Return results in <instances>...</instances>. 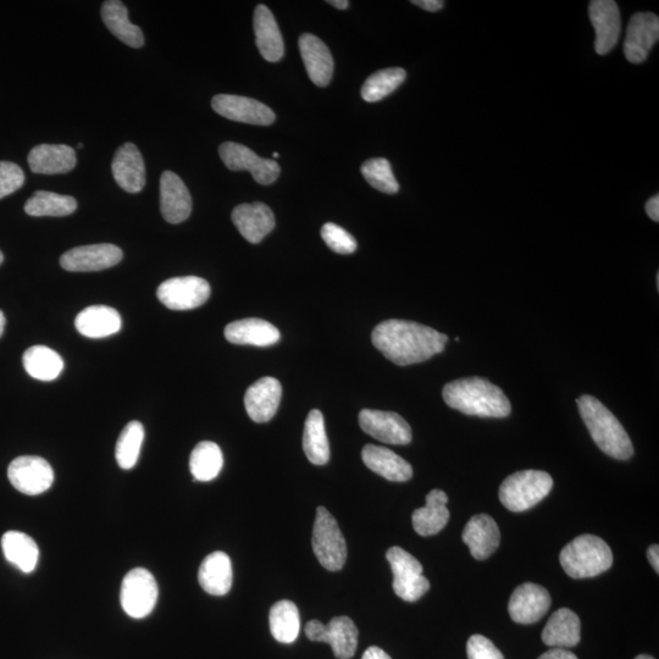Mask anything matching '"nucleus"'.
<instances>
[{
    "label": "nucleus",
    "instance_id": "obj_1",
    "mask_svg": "<svg viewBox=\"0 0 659 659\" xmlns=\"http://www.w3.org/2000/svg\"><path fill=\"white\" fill-rule=\"evenodd\" d=\"M371 341L389 361L406 367L445 351L448 336L414 321L390 319L376 326Z\"/></svg>",
    "mask_w": 659,
    "mask_h": 659
},
{
    "label": "nucleus",
    "instance_id": "obj_2",
    "mask_svg": "<svg viewBox=\"0 0 659 659\" xmlns=\"http://www.w3.org/2000/svg\"><path fill=\"white\" fill-rule=\"evenodd\" d=\"M442 396L448 407L472 417L506 418L512 412L505 392L478 376L450 382L443 387Z\"/></svg>",
    "mask_w": 659,
    "mask_h": 659
},
{
    "label": "nucleus",
    "instance_id": "obj_3",
    "mask_svg": "<svg viewBox=\"0 0 659 659\" xmlns=\"http://www.w3.org/2000/svg\"><path fill=\"white\" fill-rule=\"evenodd\" d=\"M577 403L592 440L602 452L619 461H628L633 457V442L623 425L607 407L589 395L581 396Z\"/></svg>",
    "mask_w": 659,
    "mask_h": 659
},
{
    "label": "nucleus",
    "instance_id": "obj_4",
    "mask_svg": "<svg viewBox=\"0 0 659 659\" xmlns=\"http://www.w3.org/2000/svg\"><path fill=\"white\" fill-rule=\"evenodd\" d=\"M559 562L570 578H594L612 567L613 553L600 537L586 534L563 548Z\"/></svg>",
    "mask_w": 659,
    "mask_h": 659
},
{
    "label": "nucleus",
    "instance_id": "obj_5",
    "mask_svg": "<svg viewBox=\"0 0 659 659\" xmlns=\"http://www.w3.org/2000/svg\"><path fill=\"white\" fill-rule=\"evenodd\" d=\"M553 487L552 476L541 470H523L509 475L500 487V500L508 511H528L544 500Z\"/></svg>",
    "mask_w": 659,
    "mask_h": 659
},
{
    "label": "nucleus",
    "instance_id": "obj_6",
    "mask_svg": "<svg viewBox=\"0 0 659 659\" xmlns=\"http://www.w3.org/2000/svg\"><path fill=\"white\" fill-rule=\"evenodd\" d=\"M313 551L319 563L330 572H337L347 561V544L339 524L325 507H318L313 528Z\"/></svg>",
    "mask_w": 659,
    "mask_h": 659
},
{
    "label": "nucleus",
    "instance_id": "obj_7",
    "mask_svg": "<svg viewBox=\"0 0 659 659\" xmlns=\"http://www.w3.org/2000/svg\"><path fill=\"white\" fill-rule=\"evenodd\" d=\"M393 574V591L406 602L420 600L430 590L423 575L422 563L401 547H391L386 553Z\"/></svg>",
    "mask_w": 659,
    "mask_h": 659
},
{
    "label": "nucleus",
    "instance_id": "obj_8",
    "mask_svg": "<svg viewBox=\"0 0 659 659\" xmlns=\"http://www.w3.org/2000/svg\"><path fill=\"white\" fill-rule=\"evenodd\" d=\"M158 595L157 581L145 568L132 569L121 584V606L134 619L148 617L157 605Z\"/></svg>",
    "mask_w": 659,
    "mask_h": 659
},
{
    "label": "nucleus",
    "instance_id": "obj_9",
    "mask_svg": "<svg viewBox=\"0 0 659 659\" xmlns=\"http://www.w3.org/2000/svg\"><path fill=\"white\" fill-rule=\"evenodd\" d=\"M306 635L310 641L329 644L337 659H351L357 651L358 629L348 617H336L328 625L312 620L307 624Z\"/></svg>",
    "mask_w": 659,
    "mask_h": 659
},
{
    "label": "nucleus",
    "instance_id": "obj_10",
    "mask_svg": "<svg viewBox=\"0 0 659 659\" xmlns=\"http://www.w3.org/2000/svg\"><path fill=\"white\" fill-rule=\"evenodd\" d=\"M10 484L27 496H37L51 489L54 472L46 459L22 456L14 459L8 468Z\"/></svg>",
    "mask_w": 659,
    "mask_h": 659
},
{
    "label": "nucleus",
    "instance_id": "obj_11",
    "mask_svg": "<svg viewBox=\"0 0 659 659\" xmlns=\"http://www.w3.org/2000/svg\"><path fill=\"white\" fill-rule=\"evenodd\" d=\"M219 155L227 169L247 170L260 185L274 184L281 173L280 166L275 160L260 158L252 149L240 143H223L219 148Z\"/></svg>",
    "mask_w": 659,
    "mask_h": 659
},
{
    "label": "nucleus",
    "instance_id": "obj_12",
    "mask_svg": "<svg viewBox=\"0 0 659 659\" xmlns=\"http://www.w3.org/2000/svg\"><path fill=\"white\" fill-rule=\"evenodd\" d=\"M210 285L197 276H182L163 282L158 287L157 297L166 308L191 310L203 306L210 297Z\"/></svg>",
    "mask_w": 659,
    "mask_h": 659
},
{
    "label": "nucleus",
    "instance_id": "obj_13",
    "mask_svg": "<svg viewBox=\"0 0 659 659\" xmlns=\"http://www.w3.org/2000/svg\"><path fill=\"white\" fill-rule=\"evenodd\" d=\"M124 253L118 246L110 243L101 245L81 246L70 249L60 258V265L66 271L73 273H92L118 265L123 260Z\"/></svg>",
    "mask_w": 659,
    "mask_h": 659
},
{
    "label": "nucleus",
    "instance_id": "obj_14",
    "mask_svg": "<svg viewBox=\"0 0 659 659\" xmlns=\"http://www.w3.org/2000/svg\"><path fill=\"white\" fill-rule=\"evenodd\" d=\"M359 425L365 434L389 445L404 446L412 442L411 426L400 414L363 409Z\"/></svg>",
    "mask_w": 659,
    "mask_h": 659
},
{
    "label": "nucleus",
    "instance_id": "obj_15",
    "mask_svg": "<svg viewBox=\"0 0 659 659\" xmlns=\"http://www.w3.org/2000/svg\"><path fill=\"white\" fill-rule=\"evenodd\" d=\"M212 108L215 113L237 123L269 126L275 121V113L268 105L235 94H218L213 98Z\"/></svg>",
    "mask_w": 659,
    "mask_h": 659
},
{
    "label": "nucleus",
    "instance_id": "obj_16",
    "mask_svg": "<svg viewBox=\"0 0 659 659\" xmlns=\"http://www.w3.org/2000/svg\"><path fill=\"white\" fill-rule=\"evenodd\" d=\"M659 38V18L652 13H638L630 19L624 42L625 58L633 64L645 62Z\"/></svg>",
    "mask_w": 659,
    "mask_h": 659
},
{
    "label": "nucleus",
    "instance_id": "obj_17",
    "mask_svg": "<svg viewBox=\"0 0 659 659\" xmlns=\"http://www.w3.org/2000/svg\"><path fill=\"white\" fill-rule=\"evenodd\" d=\"M551 603V596L545 587L525 583L514 590L509 600V616L518 624H534L545 616Z\"/></svg>",
    "mask_w": 659,
    "mask_h": 659
},
{
    "label": "nucleus",
    "instance_id": "obj_18",
    "mask_svg": "<svg viewBox=\"0 0 659 659\" xmlns=\"http://www.w3.org/2000/svg\"><path fill=\"white\" fill-rule=\"evenodd\" d=\"M589 14L596 33L595 51L606 55L617 46L622 32L618 4L613 0H594L590 3Z\"/></svg>",
    "mask_w": 659,
    "mask_h": 659
},
{
    "label": "nucleus",
    "instance_id": "obj_19",
    "mask_svg": "<svg viewBox=\"0 0 659 659\" xmlns=\"http://www.w3.org/2000/svg\"><path fill=\"white\" fill-rule=\"evenodd\" d=\"M160 210L169 224L184 223L192 213L190 191L173 171H164L160 177Z\"/></svg>",
    "mask_w": 659,
    "mask_h": 659
},
{
    "label": "nucleus",
    "instance_id": "obj_20",
    "mask_svg": "<svg viewBox=\"0 0 659 659\" xmlns=\"http://www.w3.org/2000/svg\"><path fill=\"white\" fill-rule=\"evenodd\" d=\"M282 396L279 380L265 376L249 387L245 406L249 418L256 423H268L278 412Z\"/></svg>",
    "mask_w": 659,
    "mask_h": 659
},
{
    "label": "nucleus",
    "instance_id": "obj_21",
    "mask_svg": "<svg viewBox=\"0 0 659 659\" xmlns=\"http://www.w3.org/2000/svg\"><path fill=\"white\" fill-rule=\"evenodd\" d=\"M112 173L116 184L124 191L138 193L146 186V166L134 143H125L115 153Z\"/></svg>",
    "mask_w": 659,
    "mask_h": 659
},
{
    "label": "nucleus",
    "instance_id": "obj_22",
    "mask_svg": "<svg viewBox=\"0 0 659 659\" xmlns=\"http://www.w3.org/2000/svg\"><path fill=\"white\" fill-rule=\"evenodd\" d=\"M232 223L248 242H262L275 227L273 210L264 203H246L237 206L231 215Z\"/></svg>",
    "mask_w": 659,
    "mask_h": 659
},
{
    "label": "nucleus",
    "instance_id": "obj_23",
    "mask_svg": "<svg viewBox=\"0 0 659 659\" xmlns=\"http://www.w3.org/2000/svg\"><path fill=\"white\" fill-rule=\"evenodd\" d=\"M298 43L309 79L319 87L328 86L334 74V59L328 46L310 33L299 37Z\"/></svg>",
    "mask_w": 659,
    "mask_h": 659
},
{
    "label": "nucleus",
    "instance_id": "obj_24",
    "mask_svg": "<svg viewBox=\"0 0 659 659\" xmlns=\"http://www.w3.org/2000/svg\"><path fill=\"white\" fill-rule=\"evenodd\" d=\"M464 544L478 561H484L500 546L501 534L495 520L486 514L474 515L465 525L463 531Z\"/></svg>",
    "mask_w": 659,
    "mask_h": 659
},
{
    "label": "nucleus",
    "instance_id": "obj_25",
    "mask_svg": "<svg viewBox=\"0 0 659 659\" xmlns=\"http://www.w3.org/2000/svg\"><path fill=\"white\" fill-rule=\"evenodd\" d=\"M225 339L234 345L269 347L278 343L281 334L269 321L249 318L234 321L226 326Z\"/></svg>",
    "mask_w": 659,
    "mask_h": 659
},
{
    "label": "nucleus",
    "instance_id": "obj_26",
    "mask_svg": "<svg viewBox=\"0 0 659 659\" xmlns=\"http://www.w3.org/2000/svg\"><path fill=\"white\" fill-rule=\"evenodd\" d=\"M253 24L257 47L262 57L270 63L279 62L284 58L285 46L273 13L265 5H258L254 11Z\"/></svg>",
    "mask_w": 659,
    "mask_h": 659
},
{
    "label": "nucleus",
    "instance_id": "obj_27",
    "mask_svg": "<svg viewBox=\"0 0 659 659\" xmlns=\"http://www.w3.org/2000/svg\"><path fill=\"white\" fill-rule=\"evenodd\" d=\"M362 458L370 470L386 480L404 483V481L412 479V465L389 448L375 445L364 446Z\"/></svg>",
    "mask_w": 659,
    "mask_h": 659
},
{
    "label": "nucleus",
    "instance_id": "obj_28",
    "mask_svg": "<svg viewBox=\"0 0 659 659\" xmlns=\"http://www.w3.org/2000/svg\"><path fill=\"white\" fill-rule=\"evenodd\" d=\"M35 174H66L76 166V152L66 145H40L32 149L27 158Z\"/></svg>",
    "mask_w": 659,
    "mask_h": 659
},
{
    "label": "nucleus",
    "instance_id": "obj_29",
    "mask_svg": "<svg viewBox=\"0 0 659 659\" xmlns=\"http://www.w3.org/2000/svg\"><path fill=\"white\" fill-rule=\"evenodd\" d=\"M580 619L572 609L561 608L548 620L542 641L552 649H569L580 642Z\"/></svg>",
    "mask_w": 659,
    "mask_h": 659
},
{
    "label": "nucleus",
    "instance_id": "obj_30",
    "mask_svg": "<svg viewBox=\"0 0 659 659\" xmlns=\"http://www.w3.org/2000/svg\"><path fill=\"white\" fill-rule=\"evenodd\" d=\"M123 325L120 314L114 308L107 306H92L83 309L75 319V326L81 335L90 339L118 334Z\"/></svg>",
    "mask_w": 659,
    "mask_h": 659
},
{
    "label": "nucleus",
    "instance_id": "obj_31",
    "mask_svg": "<svg viewBox=\"0 0 659 659\" xmlns=\"http://www.w3.org/2000/svg\"><path fill=\"white\" fill-rule=\"evenodd\" d=\"M232 579L234 572H232L231 559L224 552L210 553L199 568V584L209 595H226L231 590Z\"/></svg>",
    "mask_w": 659,
    "mask_h": 659
},
{
    "label": "nucleus",
    "instance_id": "obj_32",
    "mask_svg": "<svg viewBox=\"0 0 659 659\" xmlns=\"http://www.w3.org/2000/svg\"><path fill=\"white\" fill-rule=\"evenodd\" d=\"M448 497L442 490H433L426 496V505L413 513L414 530L420 536L439 534L450 520Z\"/></svg>",
    "mask_w": 659,
    "mask_h": 659
},
{
    "label": "nucleus",
    "instance_id": "obj_33",
    "mask_svg": "<svg viewBox=\"0 0 659 659\" xmlns=\"http://www.w3.org/2000/svg\"><path fill=\"white\" fill-rule=\"evenodd\" d=\"M102 20L116 38L132 48L145 46V37L140 27L132 24L123 2L108 0L102 5Z\"/></svg>",
    "mask_w": 659,
    "mask_h": 659
},
{
    "label": "nucleus",
    "instance_id": "obj_34",
    "mask_svg": "<svg viewBox=\"0 0 659 659\" xmlns=\"http://www.w3.org/2000/svg\"><path fill=\"white\" fill-rule=\"evenodd\" d=\"M5 559L22 573L30 574L36 569L40 550L35 540L20 531H8L2 537Z\"/></svg>",
    "mask_w": 659,
    "mask_h": 659
},
{
    "label": "nucleus",
    "instance_id": "obj_35",
    "mask_svg": "<svg viewBox=\"0 0 659 659\" xmlns=\"http://www.w3.org/2000/svg\"><path fill=\"white\" fill-rule=\"evenodd\" d=\"M303 450L308 461L314 465H324L330 459V445L326 435L324 415L318 409L308 414L304 425Z\"/></svg>",
    "mask_w": 659,
    "mask_h": 659
},
{
    "label": "nucleus",
    "instance_id": "obj_36",
    "mask_svg": "<svg viewBox=\"0 0 659 659\" xmlns=\"http://www.w3.org/2000/svg\"><path fill=\"white\" fill-rule=\"evenodd\" d=\"M25 370L31 378L53 381L63 373L64 361L60 354L46 346H33L24 353Z\"/></svg>",
    "mask_w": 659,
    "mask_h": 659
},
{
    "label": "nucleus",
    "instance_id": "obj_37",
    "mask_svg": "<svg viewBox=\"0 0 659 659\" xmlns=\"http://www.w3.org/2000/svg\"><path fill=\"white\" fill-rule=\"evenodd\" d=\"M269 623L271 635L281 644H292L301 630V617L295 603L291 601L276 602L270 609Z\"/></svg>",
    "mask_w": 659,
    "mask_h": 659
},
{
    "label": "nucleus",
    "instance_id": "obj_38",
    "mask_svg": "<svg viewBox=\"0 0 659 659\" xmlns=\"http://www.w3.org/2000/svg\"><path fill=\"white\" fill-rule=\"evenodd\" d=\"M224 456L217 443L203 441L191 453L190 469L196 481L208 483L220 474Z\"/></svg>",
    "mask_w": 659,
    "mask_h": 659
},
{
    "label": "nucleus",
    "instance_id": "obj_39",
    "mask_svg": "<svg viewBox=\"0 0 659 659\" xmlns=\"http://www.w3.org/2000/svg\"><path fill=\"white\" fill-rule=\"evenodd\" d=\"M76 209L74 197L47 191H37L25 204V212L30 217H68Z\"/></svg>",
    "mask_w": 659,
    "mask_h": 659
},
{
    "label": "nucleus",
    "instance_id": "obj_40",
    "mask_svg": "<svg viewBox=\"0 0 659 659\" xmlns=\"http://www.w3.org/2000/svg\"><path fill=\"white\" fill-rule=\"evenodd\" d=\"M407 79L406 70L391 68L378 71L368 77L362 88V98L365 102L375 103L390 96Z\"/></svg>",
    "mask_w": 659,
    "mask_h": 659
},
{
    "label": "nucleus",
    "instance_id": "obj_41",
    "mask_svg": "<svg viewBox=\"0 0 659 659\" xmlns=\"http://www.w3.org/2000/svg\"><path fill=\"white\" fill-rule=\"evenodd\" d=\"M143 440L145 428L140 422H131L125 426L115 448L116 462L121 469L129 470L135 467L140 458Z\"/></svg>",
    "mask_w": 659,
    "mask_h": 659
},
{
    "label": "nucleus",
    "instance_id": "obj_42",
    "mask_svg": "<svg viewBox=\"0 0 659 659\" xmlns=\"http://www.w3.org/2000/svg\"><path fill=\"white\" fill-rule=\"evenodd\" d=\"M362 174L368 184L375 190L387 195H395L400 191V185L396 180L389 160L384 158L369 159L362 165Z\"/></svg>",
    "mask_w": 659,
    "mask_h": 659
},
{
    "label": "nucleus",
    "instance_id": "obj_43",
    "mask_svg": "<svg viewBox=\"0 0 659 659\" xmlns=\"http://www.w3.org/2000/svg\"><path fill=\"white\" fill-rule=\"evenodd\" d=\"M321 237L332 251L339 254H352L358 247L356 238L336 224H325L321 229Z\"/></svg>",
    "mask_w": 659,
    "mask_h": 659
},
{
    "label": "nucleus",
    "instance_id": "obj_44",
    "mask_svg": "<svg viewBox=\"0 0 659 659\" xmlns=\"http://www.w3.org/2000/svg\"><path fill=\"white\" fill-rule=\"evenodd\" d=\"M25 184V174L18 164L0 162V199L13 195Z\"/></svg>",
    "mask_w": 659,
    "mask_h": 659
},
{
    "label": "nucleus",
    "instance_id": "obj_45",
    "mask_svg": "<svg viewBox=\"0 0 659 659\" xmlns=\"http://www.w3.org/2000/svg\"><path fill=\"white\" fill-rule=\"evenodd\" d=\"M468 659H505L494 642L483 635H473L467 644Z\"/></svg>",
    "mask_w": 659,
    "mask_h": 659
},
{
    "label": "nucleus",
    "instance_id": "obj_46",
    "mask_svg": "<svg viewBox=\"0 0 659 659\" xmlns=\"http://www.w3.org/2000/svg\"><path fill=\"white\" fill-rule=\"evenodd\" d=\"M539 659H578V657L567 649H552L545 652Z\"/></svg>",
    "mask_w": 659,
    "mask_h": 659
},
{
    "label": "nucleus",
    "instance_id": "obj_47",
    "mask_svg": "<svg viewBox=\"0 0 659 659\" xmlns=\"http://www.w3.org/2000/svg\"><path fill=\"white\" fill-rule=\"evenodd\" d=\"M412 4L426 11H430V13L441 10L443 5H445L442 0H413Z\"/></svg>",
    "mask_w": 659,
    "mask_h": 659
},
{
    "label": "nucleus",
    "instance_id": "obj_48",
    "mask_svg": "<svg viewBox=\"0 0 659 659\" xmlns=\"http://www.w3.org/2000/svg\"><path fill=\"white\" fill-rule=\"evenodd\" d=\"M646 213L649 217L658 223L659 221V196L656 195L652 197L649 202L646 203Z\"/></svg>",
    "mask_w": 659,
    "mask_h": 659
},
{
    "label": "nucleus",
    "instance_id": "obj_49",
    "mask_svg": "<svg viewBox=\"0 0 659 659\" xmlns=\"http://www.w3.org/2000/svg\"><path fill=\"white\" fill-rule=\"evenodd\" d=\"M362 659H392L387 653L380 649V647L371 646L364 652Z\"/></svg>",
    "mask_w": 659,
    "mask_h": 659
},
{
    "label": "nucleus",
    "instance_id": "obj_50",
    "mask_svg": "<svg viewBox=\"0 0 659 659\" xmlns=\"http://www.w3.org/2000/svg\"><path fill=\"white\" fill-rule=\"evenodd\" d=\"M647 558L651 563L653 569L656 570V573H659V547L658 545H652L649 550H647Z\"/></svg>",
    "mask_w": 659,
    "mask_h": 659
},
{
    "label": "nucleus",
    "instance_id": "obj_51",
    "mask_svg": "<svg viewBox=\"0 0 659 659\" xmlns=\"http://www.w3.org/2000/svg\"><path fill=\"white\" fill-rule=\"evenodd\" d=\"M332 7H335L340 10H345L348 7H350V3L347 2V0H329L328 2Z\"/></svg>",
    "mask_w": 659,
    "mask_h": 659
},
{
    "label": "nucleus",
    "instance_id": "obj_52",
    "mask_svg": "<svg viewBox=\"0 0 659 659\" xmlns=\"http://www.w3.org/2000/svg\"><path fill=\"white\" fill-rule=\"evenodd\" d=\"M5 324H7V320H5V315L2 310H0V337L4 334Z\"/></svg>",
    "mask_w": 659,
    "mask_h": 659
},
{
    "label": "nucleus",
    "instance_id": "obj_53",
    "mask_svg": "<svg viewBox=\"0 0 659 659\" xmlns=\"http://www.w3.org/2000/svg\"><path fill=\"white\" fill-rule=\"evenodd\" d=\"M635 659H655V658H653L651 656H647V655H640V656L636 657Z\"/></svg>",
    "mask_w": 659,
    "mask_h": 659
},
{
    "label": "nucleus",
    "instance_id": "obj_54",
    "mask_svg": "<svg viewBox=\"0 0 659 659\" xmlns=\"http://www.w3.org/2000/svg\"><path fill=\"white\" fill-rule=\"evenodd\" d=\"M3 262H4V256H3V253L0 252V265H2Z\"/></svg>",
    "mask_w": 659,
    "mask_h": 659
},
{
    "label": "nucleus",
    "instance_id": "obj_55",
    "mask_svg": "<svg viewBox=\"0 0 659 659\" xmlns=\"http://www.w3.org/2000/svg\"><path fill=\"white\" fill-rule=\"evenodd\" d=\"M274 158H279V153H274Z\"/></svg>",
    "mask_w": 659,
    "mask_h": 659
},
{
    "label": "nucleus",
    "instance_id": "obj_56",
    "mask_svg": "<svg viewBox=\"0 0 659 659\" xmlns=\"http://www.w3.org/2000/svg\"><path fill=\"white\" fill-rule=\"evenodd\" d=\"M82 147H83L82 143H79V145H77V148H82Z\"/></svg>",
    "mask_w": 659,
    "mask_h": 659
}]
</instances>
